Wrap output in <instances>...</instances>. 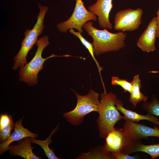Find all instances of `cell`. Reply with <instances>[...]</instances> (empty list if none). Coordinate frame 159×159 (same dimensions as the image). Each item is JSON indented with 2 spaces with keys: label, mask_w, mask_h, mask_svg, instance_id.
<instances>
[{
  "label": "cell",
  "mask_w": 159,
  "mask_h": 159,
  "mask_svg": "<svg viewBox=\"0 0 159 159\" xmlns=\"http://www.w3.org/2000/svg\"><path fill=\"white\" fill-rule=\"evenodd\" d=\"M104 144L107 149L114 153L129 154L136 152L141 140H134L130 138L123 128H113L106 137Z\"/></svg>",
  "instance_id": "8992f818"
},
{
  "label": "cell",
  "mask_w": 159,
  "mask_h": 159,
  "mask_svg": "<svg viewBox=\"0 0 159 159\" xmlns=\"http://www.w3.org/2000/svg\"><path fill=\"white\" fill-rule=\"evenodd\" d=\"M77 159H115L112 153L105 146L100 145L91 149L87 153L82 151Z\"/></svg>",
  "instance_id": "9a60e30c"
},
{
  "label": "cell",
  "mask_w": 159,
  "mask_h": 159,
  "mask_svg": "<svg viewBox=\"0 0 159 159\" xmlns=\"http://www.w3.org/2000/svg\"><path fill=\"white\" fill-rule=\"evenodd\" d=\"M69 31L70 33L79 38L82 44L88 50L89 53L96 64L100 76L102 84H103V82H102L103 81L101 74V71L102 69V67L100 66L98 62L95 57L94 53V47L92 43L90 42L87 40L82 36L81 34V33L79 32H76L74 31L73 29H69Z\"/></svg>",
  "instance_id": "d6986e66"
},
{
  "label": "cell",
  "mask_w": 159,
  "mask_h": 159,
  "mask_svg": "<svg viewBox=\"0 0 159 159\" xmlns=\"http://www.w3.org/2000/svg\"><path fill=\"white\" fill-rule=\"evenodd\" d=\"M23 119L17 121L15 124L14 131L11 136L4 142L0 144V154L1 155L4 152L9 150V145L12 142L17 141L26 137L35 138L38 137L37 134H34L28 129L24 127L22 122Z\"/></svg>",
  "instance_id": "7c38bea8"
},
{
  "label": "cell",
  "mask_w": 159,
  "mask_h": 159,
  "mask_svg": "<svg viewBox=\"0 0 159 159\" xmlns=\"http://www.w3.org/2000/svg\"><path fill=\"white\" fill-rule=\"evenodd\" d=\"M139 75H135L131 82L133 88L130 93L129 98L130 102L135 106L140 102H145L147 101L148 97L145 95L140 91L142 87Z\"/></svg>",
  "instance_id": "e0dca14e"
},
{
  "label": "cell",
  "mask_w": 159,
  "mask_h": 159,
  "mask_svg": "<svg viewBox=\"0 0 159 159\" xmlns=\"http://www.w3.org/2000/svg\"><path fill=\"white\" fill-rule=\"evenodd\" d=\"M97 16L86 9L82 0H76L73 12L67 20L58 23L57 30L62 33H66L71 29L75 28L81 33H83V25L91 20L96 21Z\"/></svg>",
  "instance_id": "52a82bcc"
},
{
  "label": "cell",
  "mask_w": 159,
  "mask_h": 159,
  "mask_svg": "<svg viewBox=\"0 0 159 159\" xmlns=\"http://www.w3.org/2000/svg\"><path fill=\"white\" fill-rule=\"evenodd\" d=\"M100 103L97 112L99 116L96 122L99 131V136L105 138L116 123L122 119V116L117 108L116 95L112 92L100 94Z\"/></svg>",
  "instance_id": "7a4b0ae2"
},
{
  "label": "cell",
  "mask_w": 159,
  "mask_h": 159,
  "mask_svg": "<svg viewBox=\"0 0 159 159\" xmlns=\"http://www.w3.org/2000/svg\"><path fill=\"white\" fill-rule=\"evenodd\" d=\"M17 141V144L9 146V150L12 156L18 155L26 159H40L32 151L31 137H26Z\"/></svg>",
  "instance_id": "4fadbf2b"
},
{
  "label": "cell",
  "mask_w": 159,
  "mask_h": 159,
  "mask_svg": "<svg viewBox=\"0 0 159 159\" xmlns=\"http://www.w3.org/2000/svg\"><path fill=\"white\" fill-rule=\"evenodd\" d=\"M115 159H136L138 158L134 156H130L129 154L125 153H112Z\"/></svg>",
  "instance_id": "603a6c76"
},
{
  "label": "cell",
  "mask_w": 159,
  "mask_h": 159,
  "mask_svg": "<svg viewBox=\"0 0 159 159\" xmlns=\"http://www.w3.org/2000/svg\"><path fill=\"white\" fill-rule=\"evenodd\" d=\"M14 122L11 115L2 113L0 115V142L2 143L11 136L14 128Z\"/></svg>",
  "instance_id": "2e32d148"
},
{
  "label": "cell",
  "mask_w": 159,
  "mask_h": 159,
  "mask_svg": "<svg viewBox=\"0 0 159 159\" xmlns=\"http://www.w3.org/2000/svg\"><path fill=\"white\" fill-rule=\"evenodd\" d=\"M143 13L140 8L135 9L128 8L119 11L114 17V29L123 32L137 29L141 23Z\"/></svg>",
  "instance_id": "ba28073f"
},
{
  "label": "cell",
  "mask_w": 159,
  "mask_h": 159,
  "mask_svg": "<svg viewBox=\"0 0 159 159\" xmlns=\"http://www.w3.org/2000/svg\"><path fill=\"white\" fill-rule=\"evenodd\" d=\"M74 92L77 99L76 106L72 110L64 113L63 116L71 125L77 126L82 122L87 114L92 112H98L100 102L99 94L91 89L85 95Z\"/></svg>",
  "instance_id": "5b68a950"
},
{
  "label": "cell",
  "mask_w": 159,
  "mask_h": 159,
  "mask_svg": "<svg viewBox=\"0 0 159 159\" xmlns=\"http://www.w3.org/2000/svg\"><path fill=\"white\" fill-rule=\"evenodd\" d=\"M82 27L92 38L94 53L99 56L105 53L119 51L125 46L126 33L120 31L111 32L104 28L99 30L93 26L90 21L86 22Z\"/></svg>",
  "instance_id": "6da1fadb"
},
{
  "label": "cell",
  "mask_w": 159,
  "mask_h": 159,
  "mask_svg": "<svg viewBox=\"0 0 159 159\" xmlns=\"http://www.w3.org/2000/svg\"><path fill=\"white\" fill-rule=\"evenodd\" d=\"M142 108L148 114L154 116H159V101L155 96L152 97L150 102H144Z\"/></svg>",
  "instance_id": "ffe728a7"
},
{
  "label": "cell",
  "mask_w": 159,
  "mask_h": 159,
  "mask_svg": "<svg viewBox=\"0 0 159 159\" xmlns=\"http://www.w3.org/2000/svg\"><path fill=\"white\" fill-rule=\"evenodd\" d=\"M157 27H158V31L157 35V37H159V8L157 12Z\"/></svg>",
  "instance_id": "cb8c5ba5"
},
{
  "label": "cell",
  "mask_w": 159,
  "mask_h": 159,
  "mask_svg": "<svg viewBox=\"0 0 159 159\" xmlns=\"http://www.w3.org/2000/svg\"><path fill=\"white\" fill-rule=\"evenodd\" d=\"M142 152L150 155L152 159L159 156V143L150 145H145L140 143L136 150V152Z\"/></svg>",
  "instance_id": "44dd1931"
},
{
  "label": "cell",
  "mask_w": 159,
  "mask_h": 159,
  "mask_svg": "<svg viewBox=\"0 0 159 159\" xmlns=\"http://www.w3.org/2000/svg\"><path fill=\"white\" fill-rule=\"evenodd\" d=\"M123 129L128 136L134 140L150 137L159 138V128L155 125L154 128H151L144 125L126 120Z\"/></svg>",
  "instance_id": "9c48e42d"
},
{
  "label": "cell",
  "mask_w": 159,
  "mask_h": 159,
  "mask_svg": "<svg viewBox=\"0 0 159 159\" xmlns=\"http://www.w3.org/2000/svg\"><path fill=\"white\" fill-rule=\"evenodd\" d=\"M111 84L113 85L120 86L125 92H128L130 93L133 88L131 82H130L126 80L121 79L117 77H112Z\"/></svg>",
  "instance_id": "7402d4cb"
},
{
  "label": "cell",
  "mask_w": 159,
  "mask_h": 159,
  "mask_svg": "<svg viewBox=\"0 0 159 159\" xmlns=\"http://www.w3.org/2000/svg\"><path fill=\"white\" fill-rule=\"evenodd\" d=\"M39 12L37 16V21L33 28L26 29L24 32V38L21 42V47L14 59L13 70L22 67L26 63V56L29 52L38 41L39 36L42 34L44 27V19L49 10L48 6H42L38 3Z\"/></svg>",
  "instance_id": "3957f363"
},
{
  "label": "cell",
  "mask_w": 159,
  "mask_h": 159,
  "mask_svg": "<svg viewBox=\"0 0 159 159\" xmlns=\"http://www.w3.org/2000/svg\"><path fill=\"white\" fill-rule=\"evenodd\" d=\"M113 0H97L94 4L88 7V10L98 16L99 24L102 28L112 29L109 16L113 8Z\"/></svg>",
  "instance_id": "30bf717a"
},
{
  "label": "cell",
  "mask_w": 159,
  "mask_h": 159,
  "mask_svg": "<svg viewBox=\"0 0 159 159\" xmlns=\"http://www.w3.org/2000/svg\"><path fill=\"white\" fill-rule=\"evenodd\" d=\"M63 0V1H64V0Z\"/></svg>",
  "instance_id": "d4e9b609"
},
{
  "label": "cell",
  "mask_w": 159,
  "mask_h": 159,
  "mask_svg": "<svg viewBox=\"0 0 159 159\" xmlns=\"http://www.w3.org/2000/svg\"><path fill=\"white\" fill-rule=\"evenodd\" d=\"M158 31L156 17L153 18L139 37L137 46L143 52H150L156 50L155 43Z\"/></svg>",
  "instance_id": "8fae6325"
},
{
  "label": "cell",
  "mask_w": 159,
  "mask_h": 159,
  "mask_svg": "<svg viewBox=\"0 0 159 159\" xmlns=\"http://www.w3.org/2000/svg\"><path fill=\"white\" fill-rule=\"evenodd\" d=\"M115 105L118 110L123 115L122 119L132 122H138L142 120H146L153 123L155 125L159 126V119L155 116L147 114L146 115H142L132 110L125 108L121 101L116 99Z\"/></svg>",
  "instance_id": "5bb4252c"
},
{
  "label": "cell",
  "mask_w": 159,
  "mask_h": 159,
  "mask_svg": "<svg viewBox=\"0 0 159 159\" xmlns=\"http://www.w3.org/2000/svg\"><path fill=\"white\" fill-rule=\"evenodd\" d=\"M49 44L48 37L46 35L38 40L36 43L37 49L34 56L29 63H26L25 65L21 67L19 69L20 81L26 83L30 86L35 85L38 82V74L43 68L44 62L46 60L54 57L72 56L68 54L58 56L53 54L45 58H42V52Z\"/></svg>",
  "instance_id": "277c9868"
},
{
  "label": "cell",
  "mask_w": 159,
  "mask_h": 159,
  "mask_svg": "<svg viewBox=\"0 0 159 159\" xmlns=\"http://www.w3.org/2000/svg\"><path fill=\"white\" fill-rule=\"evenodd\" d=\"M59 124L55 127L50 133L49 135L44 140H37L35 138L31 137V141L40 145L43 149L44 154L49 159H60L61 158L57 157L55 154L53 149L49 148V145L51 143L52 140L51 138L53 134L58 130Z\"/></svg>",
  "instance_id": "ac0fdd59"
}]
</instances>
